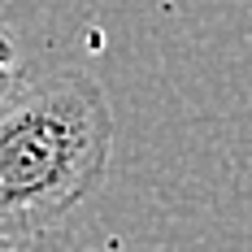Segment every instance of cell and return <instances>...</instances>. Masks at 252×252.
Masks as SVG:
<instances>
[{"label": "cell", "instance_id": "cell-3", "mask_svg": "<svg viewBox=\"0 0 252 252\" xmlns=\"http://www.w3.org/2000/svg\"><path fill=\"white\" fill-rule=\"evenodd\" d=\"M18 252H83V248H65V244H57V239H52V230H48V235H39V239L22 244Z\"/></svg>", "mask_w": 252, "mask_h": 252}, {"label": "cell", "instance_id": "cell-1", "mask_svg": "<svg viewBox=\"0 0 252 252\" xmlns=\"http://www.w3.org/2000/svg\"><path fill=\"white\" fill-rule=\"evenodd\" d=\"M113 161V109L83 70L35 78L0 113V239L31 244L100 191Z\"/></svg>", "mask_w": 252, "mask_h": 252}, {"label": "cell", "instance_id": "cell-2", "mask_svg": "<svg viewBox=\"0 0 252 252\" xmlns=\"http://www.w3.org/2000/svg\"><path fill=\"white\" fill-rule=\"evenodd\" d=\"M26 87H31V74H26V52H22V44H18V35L0 22V113L18 100Z\"/></svg>", "mask_w": 252, "mask_h": 252}, {"label": "cell", "instance_id": "cell-4", "mask_svg": "<svg viewBox=\"0 0 252 252\" xmlns=\"http://www.w3.org/2000/svg\"><path fill=\"white\" fill-rule=\"evenodd\" d=\"M0 252H18V244H9V239H0Z\"/></svg>", "mask_w": 252, "mask_h": 252}]
</instances>
